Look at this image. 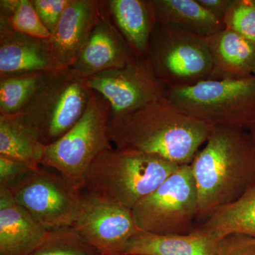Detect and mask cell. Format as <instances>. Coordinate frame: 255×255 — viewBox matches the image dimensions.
I'll return each mask as SVG.
<instances>
[{
  "label": "cell",
  "instance_id": "cell-1",
  "mask_svg": "<svg viewBox=\"0 0 255 255\" xmlns=\"http://www.w3.org/2000/svg\"><path fill=\"white\" fill-rule=\"evenodd\" d=\"M212 129L166 97L131 113L111 116L109 122L111 142L116 148L157 156L179 166L191 163Z\"/></svg>",
  "mask_w": 255,
  "mask_h": 255
},
{
  "label": "cell",
  "instance_id": "cell-2",
  "mask_svg": "<svg viewBox=\"0 0 255 255\" xmlns=\"http://www.w3.org/2000/svg\"><path fill=\"white\" fill-rule=\"evenodd\" d=\"M190 167L197 191V218L207 219L255 184V152L248 130L213 127Z\"/></svg>",
  "mask_w": 255,
  "mask_h": 255
},
{
  "label": "cell",
  "instance_id": "cell-3",
  "mask_svg": "<svg viewBox=\"0 0 255 255\" xmlns=\"http://www.w3.org/2000/svg\"><path fill=\"white\" fill-rule=\"evenodd\" d=\"M179 167L157 156L113 147L94 161L82 191L132 210Z\"/></svg>",
  "mask_w": 255,
  "mask_h": 255
},
{
  "label": "cell",
  "instance_id": "cell-4",
  "mask_svg": "<svg viewBox=\"0 0 255 255\" xmlns=\"http://www.w3.org/2000/svg\"><path fill=\"white\" fill-rule=\"evenodd\" d=\"M110 117L109 102L92 90L85 113L63 136L46 146L41 166L53 169L81 192L94 161L114 147L109 132Z\"/></svg>",
  "mask_w": 255,
  "mask_h": 255
},
{
  "label": "cell",
  "instance_id": "cell-5",
  "mask_svg": "<svg viewBox=\"0 0 255 255\" xmlns=\"http://www.w3.org/2000/svg\"><path fill=\"white\" fill-rule=\"evenodd\" d=\"M166 97L184 113L214 127L247 129L255 122V75L204 80L165 89Z\"/></svg>",
  "mask_w": 255,
  "mask_h": 255
},
{
  "label": "cell",
  "instance_id": "cell-6",
  "mask_svg": "<svg viewBox=\"0 0 255 255\" xmlns=\"http://www.w3.org/2000/svg\"><path fill=\"white\" fill-rule=\"evenodd\" d=\"M92 89L71 68L55 72L34 98L14 117L31 128L46 145L63 136L81 118Z\"/></svg>",
  "mask_w": 255,
  "mask_h": 255
},
{
  "label": "cell",
  "instance_id": "cell-7",
  "mask_svg": "<svg viewBox=\"0 0 255 255\" xmlns=\"http://www.w3.org/2000/svg\"><path fill=\"white\" fill-rule=\"evenodd\" d=\"M147 61L164 89L193 86L209 80L212 59L207 38L156 23Z\"/></svg>",
  "mask_w": 255,
  "mask_h": 255
},
{
  "label": "cell",
  "instance_id": "cell-8",
  "mask_svg": "<svg viewBox=\"0 0 255 255\" xmlns=\"http://www.w3.org/2000/svg\"><path fill=\"white\" fill-rule=\"evenodd\" d=\"M132 214L140 231L159 235L192 232L198 215V196L190 164L179 166L134 206Z\"/></svg>",
  "mask_w": 255,
  "mask_h": 255
},
{
  "label": "cell",
  "instance_id": "cell-9",
  "mask_svg": "<svg viewBox=\"0 0 255 255\" xmlns=\"http://www.w3.org/2000/svg\"><path fill=\"white\" fill-rule=\"evenodd\" d=\"M7 188L16 202L48 231L73 227L81 192L53 169L41 166Z\"/></svg>",
  "mask_w": 255,
  "mask_h": 255
},
{
  "label": "cell",
  "instance_id": "cell-10",
  "mask_svg": "<svg viewBox=\"0 0 255 255\" xmlns=\"http://www.w3.org/2000/svg\"><path fill=\"white\" fill-rule=\"evenodd\" d=\"M87 80L90 88L109 102L112 117L131 113L166 97L146 58L137 57L124 68L102 72Z\"/></svg>",
  "mask_w": 255,
  "mask_h": 255
},
{
  "label": "cell",
  "instance_id": "cell-11",
  "mask_svg": "<svg viewBox=\"0 0 255 255\" xmlns=\"http://www.w3.org/2000/svg\"><path fill=\"white\" fill-rule=\"evenodd\" d=\"M74 229L102 255H123L128 243L140 232L132 210L81 193Z\"/></svg>",
  "mask_w": 255,
  "mask_h": 255
},
{
  "label": "cell",
  "instance_id": "cell-12",
  "mask_svg": "<svg viewBox=\"0 0 255 255\" xmlns=\"http://www.w3.org/2000/svg\"><path fill=\"white\" fill-rule=\"evenodd\" d=\"M137 58L102 9L100 21L70 68L88 78L107 70L124 68Z\"/></svg>",
  "mask_w": 255,
  "mask_h": 255
},
{
  "label": "cell",
  "instance_id": "cell-13",
  "mask_svg": "<svg viewBox=\"0 0 255 255\" xmlns=\"http://www.w3.org/2000/svg\"><path fill=\"white\" fill-rule=\"evenodd\" d=\"M102 16L99 0H70L49 38L52 51L64 68H70Z\"/></svg>",
  "mask_w": 255,
  "mask_h": 255
},
{
  "label": "cell",
  "instance_id": "cell-14",
  "mask_svg": "<svg viewBox=\"0 0 255 255\" xmlns=\"http://www.w3.org/2000/svg\"><path fill=\"white\" fill-rule=\"evenodd\" d=\"M64 69L55 58L49 38L0 30V78Z\"/></svg>",
  "mask_w": 255,
  "mask_h": 255
},
{
  "label": "cell",
  "instance_id": "cell-15",
  "mask_svg": "<svg viewBox=\"0 0 255 255\" xmlns=\"http://www.w3.org/2000/svg\"><path fill=\"white\" fill-rule=\"evenodd\" d=\"M48 231L0 186V255H30L41 246Z\"/></svg>",
  "mask_w": 255,
  "mask_h": 255
},
{
  "label": "cell",
  "instance_id": "cell-16",
  "mask_svg": "<svg viewBox=\"0 0 255 255\" xmlns=\"http://www.w3.org/2000/svg\"><path fill=\"white\" fill-rule=\"evenodd\" d=\"M110 18L134 54L146 58L156 23L152 0H100Z\"/></svg>",
  "mask_w": 255,
  "mask_h": 255
},
{
  "label": "cell",
  "instance_id": "cell-17",
  "mask_svg": "<svg viewBox=\"0 0 255 255\" xmlns=\"http://www.w3.org/2000/svg\"><path fill=\"white\" fill-rule=\"evenodd\" d=\"M212 70L209 80H238L253 75L255 44L231 30L207 38Z\"/></svg>",
  "mask_w": 255,
  "mask_h": 255
},
{
  "label": "cell",
  "instance_id": "cell-18",
  "mask_svg": "<svg viewBox=\"0 0 255 255\" xmlns=\"http://www.w3.org/2000/svg\"><path fill=\"white\" fill-rule=\"evenodd\" d=\"M221 241L196 228L185 235L140 231L128 243L123 255H218Z\"/></svg>",
  "mask_w": 255,
  "mask_h": 255
},
{
  "label": "cell",
  "instance_id": "cell-19",
  "mask_svg": "<svg viewBox=\"0 0 255 255\" xmlns=\"http://www.w3.org/2000/svg\"><path fill=\"white\" fill-rule=\"evenodd\" d=\"M152 4L156 23L205 38L226 29L197 0H152Z\"/></svg>",
  "mask_w": 255,
  "mask_h": 255
},
{
  "label": "cell",
  "instance_id": "cell-20",
  "mask_svg": "<svg viewBox=\"0 0 255 255\" xmlns=\"http://www.w3.org/2000/svg\"><path fill=\"white\" fill-rule=\"evenodd\" d=\"M196 228L221 240L233 235L255 237V184L234 202L216 210Z\"/></svg>",
  "mask_w": 255,
  "mask_h": 255
},
{
  "label": "cell",
  "instance_id": "cell-21",
  "mask_svg": "<svg viewBox=\"0 0 255 255\" xmlns=\"http://www.w3.org/2000/svg\"><path fill=\"white\" fill-rule=\"evenodd\" d=\"M46 146L33 129L16 117L0 115V155L16 159L35 170L41 166Z\"/></svg>",
  "mask_w": 255,
  "mask_h": 255
},
{
  "label": "cell",
  "instance_id": "cell-22",
  "mask_svg": "<svg viewBox=\"0 0 255 255\" xmlns=\"http://www.w3.org/2000/svg\"><path fill=\"white\" fill-rule=\"evenodd\" d=\"M53 73L36 72L0 78V115L19 113Z\"/></svg>",
  "mask_w": 255,
  "mask_h": 255
},
{
  "label": "cell",
  "instance_id": "cell-23",
  "mask_svg": "<svg viewBox=\"0 0 255 255\" xmlns=\"http://www.w3.org/2000/svg\"><path fill=\"white\" fill-rule=\"evenodd\" d=\"M0 30H9L29 36L50 38L31 0H1Z\"/></svg>",
  "mask_w": 255,
  "mask_h": 255
},
{
  "label": "cell",
  "instance_id": "cell-24",
  "mask_svg": "<svg viewBox=\"0 0 255 255\" xmlns=\"http://www.w3.org/2000/svg\"><path fill=\"white\" fill-rule=\"evenodd\" d=\"M30 255H102L84 241L73 227L48 231L39 248Z\"/></svg>",
  "mask_w": 255,
  "mask_h": 255
},
{
  "label": "cell",
  "instance_id": "cell-25",
  "mask_svg": "<svg viewBox=\"0 0 255 255\" xmlns=\"http://www.w3.org/2000/svg\"><path fill=\"white\" fill-rule=\"evenodd\" d=\"M223 23L255 44V5L252 0H233Z\"/></svg>",
  "mask_w": 255,
  "mask_h": 255
},
{
  "label": "cell",
  "instance_id": "cell-26",
  "mask_svg": "<svg viewBox=\"0 0 255 255\" xmlns=\"http://www.w3.org/2000/svg\"><path fill=\"white\" fill-rule=\"evenodd\" d=\"M37 15L50 36L58 26L70 0H31Z\"/></svg>",
  "mask_w": 255,
  "mask_h": 255
},
{
  "label": "cell",
  "instance_id": "cell-27",
  "mask_svg": "<svg viewBox=\"0 0 255 255\" xmlns=\"http://www.w3.org/2000/svg\"><path fill=\"white\" fill-rule=\"evenodd\" d=\"M31 170L23 162L0 155V186L8 187Z\"/></svg>",
  "mask_w": 255,
  "mask_h": 255
},
{
  "label": "cell",
  "instance_id": "cell-28",
  "mask_svg": "<svg viewBox=\"0 0 255 255\" xmlns=\"http://www.w3.org/2000/svg\"><path fill=\"white\" fill-rule=\"evenodd\" d=\"M218 255H255V243L248 236H229L220 243Z\"/></svg>",
  "mask_w": 255,
  "mask_h": 255
},
{
  "label": "cell",
  "instance_id": "cell-29",
  "mask_svg": "<svg viewBox=\"0 0 255 255\" xmlns=\"http://www.w3.org/2000/svg\"><path fill=\"white\" fill-rule=\"evenodd\" d=\"M197 1L215 17L223 22L233 0H197Z\"/></svg>",
  "mask_w": 255,
  "mask_h": 255
},
{
  "label": "cell",
  "instance_id": "cell-30",
  "mask_svg": "<svg viewBox=\"0 0 255 255\" xmlns=\"http://www.w3.org/2000/svg\"><path fill=\"white\" fill-rule=\"evenodd\" d=\"M247 130H248V132H249L252 143H253L255 152V123L251 124V125L247 128Z\"/></svg>",
  "mask_w": 255,
  "mask_h": 255
},
{
  "label": "cell",
  "instance_id": "cell-31",
  "mask_svg": "<svg viewBox=\"0 0 255 255\" xmlns=\"http://www.w3.org/2000/svg\"><path fill=\"white\" fill-rule=\"evenodd\" d=\"M250 241L251 242V243H255V237L254 238H251L249 237Z\"/></svg>",
  "mask_w": 255,
  "mask_h": 255
},
{
  "label": "cell",
  "instance_id": "cell-32",
  "mask_svg": "<svg viewBox=\"0 0 255 255\" xmlns=\"http://www.w3.org/2000/svg\"><path fill=\"white\" fill-rule=\"evenodd\" d=\"M253 75H255V66L254 70H253Z\"/></svg>",
  "mask_w": 255,
  "mask_h": 255
},
{
  "label": "cell",
  "instance_id": "cell-33",
  "mask_svg": "<svg viewBox=\"0 0 255 255\" xmlns=\"http://www.w3.org/2000/svg\"><path fill=\"white\" fill-rule=\"evenodd\" d=\"M253 1V4L255 5V0H252Z\"/></svg>",
  "mask_w": 255,
  "mask_h": 255
},
{
  "label": "cell",
  "instance_id": "cell-34",
  "mask_svg": "<svg viewBox=\"0 0 255 255\" xmlns=\"http://www.w3.org/2000/svg\"><path fill=\"white\" fill-rule=\"evenodd\" d=\"M253 124H254V123H253Z\"/></svg>",
  "mask_w": 255,
  "mask_h": 255
}]
</instances>
